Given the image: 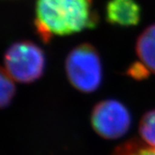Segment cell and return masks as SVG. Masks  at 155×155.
I'll list each match as a JSON object with an SVG mask.
<instances>
[{
	"mask_svg": "<svg viewBox=\"0 0 155 155\" xmlns=\"http://www.w3.org/2000/svg\"><path fill=\"white\" fill-rule=\"evenodd\" d=\"M96 23L92 0H37L35 26L45 42L93 28Z\"/></svg>",
	"mask_w": 155,
	"mask_h": 155,
	"instance_id": "1",
	"label": "cell"
},
{
	"mask_svg": "<svg viewBox=\"0 0 155 155\" xmlns=\"http://www.w3.org/2000/svg\"><path fill=\"white\" fill-rule=\"evenodd\" d=\"M92 124L97 134L108 139L123 137L131 124L127 108L116 100H105L97 104L92 113Z\"/></svg>",
	"mask_w": 155,
	"mask_h": 155,
	"instance_id": "4",
	"label": "cell"
},
{
	"mask_svg": "<svg viewBox=\"0 0 155 155\" xmlns=\"http://www.w3.org/2000/svg\"><path fill=\"white\" fill-rule=\"evenodd\" d=\"M140 7L137 0H110L106 8V17L110 24L133 26L139 23Z\"/></svg>",
	"mask_w": 155,
	"mask_h": 155,
	"instance_id": "6",
	"label": "cell"
},
{
	"mask_svg": "<svg viewBox=\"0 0 155 155\" xmlns=\"http://www.w3.org/2000/svg\"><path fill=\"white\" fill-rule=\"evenodd\" d=\"M14 80L4 68L0 66V108L10 104L15 94Z\"/></svg>",
	"mask_w": 155,
	"mask_h": 155,
	"instance_id": "7",
	"label": "cell"
},
{
	"mask_svg": "<svg viewBox=\"0 0 155 155\" xmlns=\"http://www.w3.org/2000/svg\"><path fill=\"white\" fill-rule=\"evenodd\" d=\"M137 54L138 62L130 68L131 76L142 79L155 74V25L148 27L138 38Z\"/></svg>",
	"mask_w": 155,
	"mask_h": 155,
	"instance_id": "5",
	"label": "cell"
},
{
	"mask_svg": "<svg viewBox=\"0 0 155 155\" xmlns=\"http://www.w3.org/2000/svg\"><path fill=\"white\" fill-rule=\"evenodd\" d=\"M65 71L70 83L84 93L95 91L102 81L100 57L89 44H82L70 51L65 61Z\"/></svg>",
	"mask_w": 155,
	"mask_h": 155,
	"instance_id": "2",
	"label": "cell"
},
{
	"mask_svg": "<svg viewBox=\"0 0 155 155\" xmlns=\"http://www.w3.org/2000/svg\"><path fill=\"white\" fill-rule=\"evenodd\" d=\"M139 133L144 142L155 147V109L146 113L142 118Z\"/></svg>",
	"mask_w": 155,
	"mask_h": 155,
	"instance_id": "9",
	"label": "cell"
},
{
	"mask_svg": "<svg viewBox=\"0 0 155 155\" xmlns=\"http://www.w3.org/2000/svg\"><path fill=\"white\" fill-rule=\"evenodd\" d=\"M4 62L5 69L15 81L30 83L43 74L46 58L43 51L35 43L19 41L7 50Z\"/></svg>",
	"mask_w": 155,
	"mask_h": 155,
	"instance_id": "3",
	"label": "cell"
},
{
	"mask_svg": "<svg viewBox=\"0 0 155 155\" xmlns=\"http://www.w3.org/2000/svg\"><path fill=\"white\" fill-rule=\"evenodd\" d=\"M114 155H155V147L138 141H130L120 146Z\"/></svg>",
	"mask_w": 155,
	"mask_h": 155,
	"instance_id": "8",
	"label": "cell"
}]
</instances>
